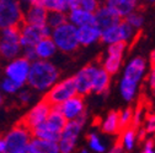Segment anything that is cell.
I'll use <instances>...</instances> for the list:
<instances>
[{
    "mask_svg": "<svg viewBox=\"0 0 155 153\" xmlns=\"http://www.w3.org/2000/svg\"><path fill=\"white\" fill-rule=\"evenodd\" d=\"M58 77L59 71L52 63L45 59H36L31 64L27 83L36 91H46L55 85Z\"/></svg>",
    "mask_w": 155,
    "mask_h": 153,
    "instance_id": "6da1fadb",
    "label": "cell"
},
{
    "mask_svg": "<svg viewBox=\"0 0 155 153\" xmlns=\"http://www.w3.org/2000/svg\"><path fill=\"white\" fill-rule=\"evenodd\" d=\"M145 67H147V63L140 56L132 59L127 64L120 86L123 99L129 102L135 97V93H137L138 89V83L143 79Z\"/></svg>",
    "mask_w": 155,
    "mask_h": 153,
    "instance_id": "7a4b0ae2",
    "label": "cell"
},
{
    "mask_svg": "<svg viewBox=\"0 0 155 153\" xmlns=\"http://www.w3.org/2000/svg\"><path fill=\"white\" fill-rule=\"evenodd\" d=\"M33 135L31 129H28L24 123L18 121L6 135L3 137L8 152L10 153H27L28 143Z\"/></svg>",
    "mask_w": 155,
    "mask_h": 153,
    "instance_id": "3957f363",
    "label": "cell"
},
{
    "mask_svg": "<svg viewBox=\"0 0 155 153\" xmlns=\"http://www.w3.org/2000/svg\"><path fill=\"white\" fill-rule=\"evenodd\" d=\"M52 38L58 49L64 53H71L80 45L79 38H78V26L71 22H65L59 27L53 28Z\"/></svg>",
    "mask_w": 155,
    "mask_h": 153,
    "instance_id": "277c9868",
    "label": "cell"
},
{
    "mask_svg": "<svg viewBox=\"0 0 155 153\" xmlns=\"http://www.w3.org/2000/svg\"><path fill=\"white\" fill-rule=\"evenodd\" d=\"M25 20L20 0H0V27L20 26Z\"/></svg>",
    "mask_w": 155,
    "mask_h": 153,
    "instance_id": "5b68a950",
    "label": "cell"
},
{
    "mask_svg": "<svg viewBox=\"0 0 155 153\" xmlns=\"http://www.w3.org/2000/svg\"><path fill=\"white\" fill-rule=\"evenodd\" d=\"M76 94H78V88H76L75 79L70 77L55 83L45 95V99L48 103H51L52 107H55L62 104L63 102H65L67 99L74 97Z\"/></svg>",
    "mask_w": 155,
    "mask_h": 153,
    "instance_id": "8992f818",
    "label": "cell"
},
{
    "mask_svg": "<svg viewBox=\"0 0 155 153\" xmlns=\"http://www.w3.org/2000/svg\"><path fill=\"white\" fill-rule=\"evenodd\" d=\"M85 121V113L80 118L74 119V120H68L67 125L64 126L61 139L58 141L59 143L61 152L63 153H69L73 152L75 148V142L79 137V133L83 129V124Z\"/></svg>",
    "mask_w": 155,
    "mask_h": 153,
    "instance_id": "52a82bcc",
    "label": "cell"
},
{
    "mask_svg": "<svg viewBox=\"0 0 155 153\" xmlns=\"http://www.w3.org/2000/svg\"><path fill=\"white\" fill-rule=\"evenodd\" d=\"M20 30H21L20 43L24 48L35 47L42 38L52 36V31H51L52 27L48 23L45 26H35L25 22L24 20V22L20 25Z\"/></svg>",
    "mask_w": 155,
    "mask_h": 153,
    "instance_id": "ba28073f",
    "label": "cell"
},
{
    "mask_svg": "<svg viewBox=\"0 0 155 153\" xmlns=\"http://www.w3.org/2000/svg\"><path fill=\"white\" fill-rule=\"evenodd\" d=\"M31 60H28L26 56L22 58L12 59L5 67V76L18 83L24 85L28 80V75L31 70Z\"/></svg>",
    "mask_w": 155,
    "mask_h": 153,
    "instance_id": "9c48e42d",
    "label": "cell"
},
{
    "mask_svg": "<svg viewBox=\"0 0 155 153\" xmlns=\"http://www.w3.org/2000/svg\"><path fill=\"white\" fill-rule=\"evenodd\" d=\"M52 108H53L52 104L48 103L43 98L40 103H37V105H35L20 121L24 123L28 129L32 130L37 125H40L43 121H46V119L48 118V115L52 111Z\"/></svg>",
    "mask_w": 155,
    "mask_h": 153,
    "instance_id": "30bf717a",
    "label": "cell"
},
{
    "mask_svg": "<svg viewBox=\"0 0 155 153\" xmlns=\"http://www.w3.org/2000/svg\"><path fill=\"white\" fill-rule=\"evenodd\" d=\"M100 67H97L94 64H89V65L84 66L74 76L76 88H78V93L81 94V95H86V94L92 92L94 81H95L96 73H97Z\"/></svg>",
    "mask_w": 155,
    "mask_h": 153,
    "instance_id": "8fae6325",
    "label": "cell"
},
{
    "mask_svg": "<svg viewBox=\"0 0 155 153\" xmlns=\"http://www.w3.org/2000/svg\"><path fill=\"white\" fill-rule=\"evenodd\" d=\"M84 95L78 93L74 97L67 99L65 102H63L59 105H55L58 109H59L63 115L68 119V120H74L80 118L83 114L85 113V104H84Z\"/></svg>",
    "mask_w": 155,
    "mask_h": 153,
    "instance_id": "7c38bea8",
    "label": "cell"
},
{
    "mask_svg": "<svg viewBox=\"0 0 155 153\" xmlns=\"http://www.w3.org/2000/svg\"><path fill=\"white\" fill-rule=\"evenodd\" d=\"M95 20L101 30H106L111 26H114L122 21V17L118 16L114 11H112L107 5L100 6L95 12Z\"/></svg>",
    "mask_w": 155,
    "mask_h": 153,
    "instance_id": "4fadbf2b",
    "label": "cell"
},
{
    "mask_svg": "<svg viewBox=\"0 0 155 153\" xmlns=\"http://www.w3.org/2000/svg\"><path fill=\"white\" fill-rule=\"evenodd\" d=\"M102 30L96 25H85L78 27V38H79L80 45H90L95 42L101 39Z\"/></svg>",
    "mask_w": 155,
    "mask_h": 153,
    "instance_id": "5bb4252c",
    "label": "cell"
},
{
    "mask_svg": "<svg viewBox=\"0 0 155 153\" xmlns=\"http://www.w3.org/2000/svg\"><path fill=\"white\" fill-rule=\"evenodd\" d=\"M49 10L42 5H31L25 12V22L35 26L47 25Z\"/></svg>",
    "mask_w": 155,
    "mask_h": 153,
    "instance_id": "9a60e30c",
    "label": "cell"
},
{
    "mask_svg": "<svg viewBox=\"0 0 155 153\" xmlns=\"http://www.w3.org/2000/svg\"><path fill=\"white\" fill-rule=\"evenodd\" d=\"M57 152H61L58 142L38 139V137H33L30 141L27 148V153H57Z\"/></svg>",
    "mask_w": 155,
    "mask_h": 153,
    "instance_id": "2e32d148",
    "label": "cell"
},
{
    "mask_svg": "<svg viewBox=\"0 0 155 153\" xmlns=\"http://www.w3.org/2000/svg\"><path fill=\"white\" fill-rule=\"evenodd\" d=\"M69 21L71 23H74L75 26L80 27V26H85V25H94L96 23L95 20V12L87 11L85 9L81 8H76V9H71L69 15Z\"/></svg>",
    "mask_w": 155,
    "mask_h": 153,
    "instance_id": "e0dca14e",
    "label": "cell"
},
{
    "mask_svg": "<svg viewBox=\"0 0 155 153\" xmlns=\"http://www.w3.org/2000/svg\"><path fill=\"white\" fill-rule=\"evenodd\" d=\"M107 6L122 18H126L137 8L138 0H106Z\"/></svg>",
    "mask_w": 155,
    "mask_h": 153,
    "instance_id": "ac0fdd59",
    "label": "cell"
},
{
    "mask_svg": "<svg viewBox=\"0 0 155 153\" xmlns=\"http://www.w3.org/2000/svg\"><path fill=\"white\" fill-rule=\"evenodd\" d=\"M35 49H36L38 59L48 60V59H51L52 56L55 54L58 47H57L55 42L53 41V38L51 36V37L42 38V39L35 45Z\"/></svg>",
    "mask_w": 155,
    "mask_h": 153,
    "instance_id": "d6986e66",
    "label": "cell"
},
{
    "mask_svg": "<svg viewBox=\"0 0 155 153\" xmlns=\"http://www.w3.org/2000/svg\"><path fill=\"white\" fill-rule=\"evenodd\" d=\"M102 131L110 135H114L121 131V114L118 111H110L102 123Z\"/></svg>",
    "mask_w": 155,
    "mask_h": 153,
    "instance_id": "ffe728a7",
    "label": "cell"
},
{
    "mask_svg": "<svg viewBox=\"0 0 155 153\" xmlns=\"http://www.w3.org/2000/svg\"><path fill=\"white\" fill-rule=\"evenodd\" d=\"M110 81H111V73L108 71H106L104 67L102 69H99L97 73H96L95 81H94L92 92L96 93V94L105 93L108 89Z\"/></svg>",
    "mask_w": 155,
    "mask_h": 153,
    "instance_id": "44dd1931",
    "label": "cell"
},
{
    "mask_svg": "<svg viewBox=\"0 0 155 153\" xmlns=\"http://www.w3.org/2000/svg\"><path fill=\"white\" fill-rule=\"evenodd\" d=\"M137 137H138V130H137V127H134L133 125H130V126H128V127L122 130L121 137H120L118 141H121V143L123 145L124 151H130L134 147V143H135Z\"/></svg>",
    "mask_w": 155,
    "mask_h": 153,
    "instance_id": "7402d4cb",
    "label": "cell"
},
{
    "mask_svg": "<svg viewBox=\"0 0 155 153\" xmlns=\"http://www.w3.org/2000/svg\"><path fill=\"white\" fill-rule=\"evenodd\" d=\"M21 43L18 42H8V41H2L0 43V53L4 59L12 60L18 55L21 50Z\"/></svg>",
    "mask_w": 155,
    "mask_h": 153,
    "instance_id": "603a6c76",
    "label": "cell"
},
{
    "mask_svg": "<svg viewBox=\"0 0 155 153\" xmlns=\"http://www.w3.org/2000/svg\"><path fill=\"white\" fill-rule=\"evenodd\" d=\"M121 39V32H120V23L111 26L106 30H102L101 33V42L107 43V44H112L116 42H120Z\"/></svg>",
    "mask_w": 155,
    "mask_h": 153,
    "instance_id": "cb8c5ba5",
    "label": "cell"
},
{
    "mask_svg": "<svg viewBox=\"0 0 155 153\" xmlns=\"http://www.w3.org/2000/svg\"><path fill=\"white\" fill-rule=\"evenodd\" d=\"M69 17L65 15V11H58V10H52L48 12V18H47V23L52 28H57L65 22H68Z\"/></svg>",
    "mask_w": 155,
    "mask_h": 153,
    "instance_id": "d4e9b609",
    "label": "cell"
},
{
    "mask_svg": "<svg viewBox=\"0 0 155 153\" xmlns=\"http://www.w3.org/2000/svg\"><path fill=\"white\" fill-rule=\"evenodd\" d=\"M122 56L123 55H114V54H107L106 59L104 61V69L108 71L111 75L116 73L120 70L121 63H122Z\"/></svg>",
    "mask_w": 155,
    "mask_h": 153,
    "instance_id": "484cf974",
    "label": "cell"
},
{
    "mask_svg": "<svg viewBox=\"0 0 155 153\" xmlns=\"http://www.w3.org/2000/svg\"><path fill=\"white\" fill-rule=\"evenodd\" d=\"M76 8H81L91 12H96L100 6L97 0H70V10L76 9Z\"/></svg>",
    "mask_w": 155,
    "mask_h": 153,
    "instance_id": "4316f807",
    "label": "cell"
},
{
    "mask_svg": "<svg viewBox=\"0 0 155 153\" xmlns=\"http://www.w3.org/2000/svg\"><path fill=\"white\" fill-rule=\"evenodd\" d=\"M45 6L49 11L52 10L67 11V10H70V0H46Z\"/></svg>",
    "mask_w": 155,
    "mask_h": 153,
    "instance_id": "83f0119b",
    "label": "cell"
},
{
    "mask_svg": "<svg viewBox=\"0 0 155 153\" xmlns=\"http://www.w3.org/2000/svg\"><path fill=\"white\" fill-rule=\"evenodd\" d=\"M21 87H22L21 83H18V82H16V81L9 79V77H5V79L3 80V82H2V89H3V92L9 93V94L16 93Z\"/></svg>",
    "mask_w": 155,
    "mask_h": 153,
    "instance_id": "f1b7e54d",
    "label": "cell"
},
{
    "mask_svg": "<svg viewBox=\"0 0 155 153\" xmlns=\"http://www.w3.org/2000/svg\"><path fill=\"white\" fill-rule=\"evenodd\" d=\"M87 142H89V147L95 151V152H105V146L102 145V142L100 141L99 136L95 135V133H90L87 136Z\"/></svg>",
    "mask_w": 155,
    "mask_h": 153,
    "instance_id": "f546056e",
    "label": "cell"
},
{
    "mask_svg": "<svg viewBox=\"0 0 155 153\" xmlns=\"http://www.w3.org/2000/svg\"><path fill=\"white\" fill-rule=\"evenodd\" d=\"M126 20L134 27V28H140L143 26V22H144V17L142 14L139 12H130L127 17H126Z\"/></svg>",
    "mask_w": 155,
    "mask_h": 153,
    "instance_id": "4dcf8cb0",
    "label": "cell"
},
{
    "mask_svg": "<svg viewBox=\"0 0 155 153\" xmlns=\"http://www.w3.org/2000/svg\"><path fill=\"white\" fill-rule=\"evenodd\" d=\"M133 115H134V113H133V110L130 108H128V109H126L124 111L121 113V131L132 125Z\"/></svg>",
    "mask_w": 155,
    "mask_h": 153,
    "instance_id": "1f68e13d",
    "label": "cell"
},
{
    "mask_svg": "<svg viewBox=\"0 0 155 153\" xmlns=\"http://www.w3.org/2000/svg\"><path fill=\"white\" fill-rule=\"evenodd\" d=\"M145 131L155 136V114H147L145 115Z\"/></svg>",
    "mask_w": 155,
    "mask_h": 153,
    "instance_id": "d6a6232c",
    "label": "cell"
},
{
    "mask_svg": "<svg viewBox=\"0 0 155 153\" xmlns=\"http://www.w3.org/2000/svg\"><path fill=\"white\" fill-rule=\"evenodd\" d=\"M25 56H26L28 60H31V61H35L36 59H38L35 47H27V48H25Z\"/></svg>",
    "mask_w": 155,
    "mask_h": 153,
    "instance_id": "836d02e7",
    "label": "cell"
},
{
    "mask_svg": "<svg viewBox=\"0 0 155 153\" xmlns=\"http://www.w3.org/2000/svg\"><path fill=\"white\" fill-rule=\"evenodd\" d=\"M30 99H31V93H30V91L24 89V91H21L20 93H18V101H20L22 104H27V103L30 102Z\"/></svg>",
    "mask_w": 155,
    "mask_h": 153,
    "instance_id": "e575fe53",
    "label": "cell"
},
{
    "mask_svg": "<svg viewBox=\"0 0 155 153\" xmlns=\"http://www.w3.org/2000/svg\"><path fill=\"white\" fill-rule=\"evenodd\" d=\"M143 152H145V153H151V152H154V141H153V140H147V141H145Z\"/></svg>",
    "mask_w": 155,
    "mask_h": 153,
    "instance_id": "d590c367",
    "label": "cell"
},
{
    "mask_svg": "<svg viewBox=\"0 0 155 153\" xmlns=\"http://www.w3.org/2000/svg\"><path fill=\"white\" fill-rule=\"evenodd\" d=\"M148 82L151 89L155 88V67H151V71L149 73V77H148Z\"/></svg>",
    "mask_w": 155,
    "mask_h": 153,
    "instance_id": "8d00e7d4",
    "label": "cell"
},
{
    "mask_svg": "<svg viewBox=\"0 0 155 153\" xmlns=\"http://www.w3.org/2000/svg\"><path fill=\"white\" fill-rule=\"evenodd\" d=\"M0 152H2V153H6V152H8L6 143H5L4 139H2V141H0Z\"/></svg>",
    "mask_w": 155,
    "mask_h": 153,
    "instance_id": "74e56055",
    "label": "cell"
},
{
    "mask_svg": "<svg viewBox=\"0 0 155 153\" xmlns=\"http://www.w3.org/2000/svg\"><path fill=\"white\" fill-rule=\"evenodd\" d=\"M150 65H151V67H155V50L151 52V54H150Z\"/></svg>",
    "mask_w": 155,
    "mask_h": 153,
    "instance_id": "f35d334b",
    "label": "cell"
},
{
    "mask_svg": "<svg viewBox=\"0 0 155 153\" xmlns=\"http://www.w3.org/2000/svg\"><path fill=\"white\" fill-rule=\"evenodd\" d=\"M150 2H155V0H150Z\"/></svg>",
    "mask_w": 155,
    "mask_h": 153,
    "instance_id": "ab89813d",
    "label": "cell"
}]
</instances>
